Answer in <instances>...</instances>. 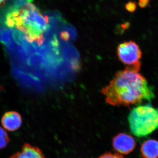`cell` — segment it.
Instances as JSON below:
<instances>
[{"label": "cell", "instance_id": "cell-1", "mask_svg": "<svg viewBox=\"0 0 158 158\" xmlns=\"http://www.w3.org/2000/svg\"><path fill=\"white\" fill-rule=\"evenodd\" d=\"M101 92L106 102L114 106L129 107L155 98L153 88L146 78L139 71L128 67L116 72Z\"/></svg>", "mask_w": 158, "mask_h": 158}, {"label": "cell", "instance_id": "cell-2", "mask_svg": "<svg viewBox=\"0 0 158 158\" xmlns=\"http://www.w3.org/2000/svg\"><path fill=\"white\" fill-rule=\"evenodd\" d=\"M7 18L9 24L22 32L28 41L42 44L48 27L49 19L31 1L26 0L18 4Z\"/></svg>", "mask_w": 158, "mask_h": 158}, {"label": "cell", "instance_id": "cell-3", "mask_svg": "<svg viewBox=\"0 0 158 158\" xmlns=\"http://www.w3.org/2000/svg\"><path fill=\"white\" fill-rule=\"evenodd\" d=\"M128 121L134 135L146 137L158 128V109L151 104L137 106L131 110Z\"/></svg>", "mask_w": 158, "mask_h": 158}, {"label": "cell", "instance_id": "cell-4", "mask_svg": "<svg viewBox=\"0 0 158 158\" xmlns=\"http://www.w3.org/2000/svg\"><path fill=\"white\" fill-rule=\"evenodd\" d=\"M116 54L118 60L126 67L140 71L142 53L137 43L129 40L119 44L116 49Z\"/></svg>", "mask_w": 158, "mask_h": 158}, {"label": "cell", "instance_id": "cell-5", "mask_svg": "<svg viewBox=\"0 0 158 158\" xmlns=\"http://www.w3.org/2000/svg\"><path fill=\"white\" fill-rule=\"evenodd\" d=\"M136 145V141L134 138L126 133H119L113 138V149L117 153L121 154H129L135 149Z\"/></svg>", "mask_w": 158, "mask_h": 158}, {"label": "cell", "instance_id": "cell-6", "mask_svg": "<svg viewBox=\"0 0 158 158\" xmlns=\"http://www.w3.org/2000/svg\"><path fill=\"white\" fill-rule=\"evenodd\" d=\"M1 123L5 129L9 131H15L21 126L22 118L20 114L18 112L9 111L3 115Z\"/></svg>", "mask_w": 158, "mask_h": 158}, {"label": "cell", "instance_id": "cell-7", "mask_svg": "<svg viewBox=\"0 0 158 158\" xmlns=\"http://www.w3.org/2000/svg\"><path fill=\"white\" fill-rule=\"evenodd\" d=\"M9 158H46L39 148L25 143L21 150L15 153Z\"/></svg>", "mask_w": 158, "mask_h": 158}, {"label": "cell", "instance_id": "cell-8", "mask_svg": "<svg viewBox=\"0 0 158 158\" xmlns=\"http://www.w3.org/2000/svg\"><path fill=\"white\" fill-rule=\"evenodd\" d=\"M141 153L143 158H158V141L149 139L144 141L141 145Z\"/></svg>", "mask_w": 158, "mask_h": 158}, {"label": "cell", "instance_id": "cell-9", "mask_svg": "<svg viewBox=\"0 0 158 158\" xmlns=\"http://www.w3.org/2000/svg\"><path fill=\"white\" fill-rule=\"evenodd\" d=\"M10 139L5 129L0 127V149L5 148L9 144Z\"/></svg>", "mask_w": 158, "mask_h": 158}, {"label": "cell", "instance_id": "cell-10", "mask_svg": "<svg viewBox=\"0 0 158 158\" xmlns=\"http://www.w3.org/2000/svg\"><path fill=\"white\" fill-rule=\"evenodd\" d=\"M137 6V3L136 2L129 1L125 5V8L128 12L133 13L136 11Z\"/></svg>", "mask_w": 158, "mask_h": 158}, {"label": "cell", "instance_id": "cell-11", "mask_svg": "<svg viewBox=\"0 0 158 158\" xmlns=\"http://www.w3.org/2000/svg\"><path fill=\"white\" fill-rule=\"evenodd\" d=\"M98 158H124L121 154L118 153H113L107 152L105 153L102 155L100 156Z\"/></svg>", "mask_w": 158, "mask_h": 158}, {"label": "cell", "instance_id": "cell-12", "mask_svg": "<svg viewBox=\"0 0 158 158\" xmlns=\"http://www.w3.org/2000/svg\"><path fill=\"white\" fill-rule=\"evenodd\" d=\"M149 4V0H139L138 5L141 8H145L148 6Z\"/></svg>", "mask_w": 158, "mask_h": 158}, {"label": "cell", "instance_id": "cell-13", "mask_svg": "<svg viewBox=\"0 0 158 158\" xmlns=\"http://www.w3.org/2000/svg\"><path fill=\"white\" fill-rule=\"evenodd\" d=\"M6 1V0H0V6L5 2V1Z\"/></svg>", "mask_w": 158, "mask_h": 158}]
</instances>
